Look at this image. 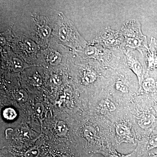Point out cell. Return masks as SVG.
I'll return each instance as SVG.
<instances>
[{"label": "cell", "mask_w": 157, "mask_h": 157, "mask_svg": "<svg viewBox=\"0 0 157 157\" xmlns=\"http://www.w3.org/2000/svg\"><path fill=\"white\" fill-rule=\"evenodd\" d=\"M121 33L124 40L122 49L137 50L144 55L148 48L146 37L142 33L141 25L138 21L132 20L125 23Z\"/></svg>", "instance_id": "6da1fadb"}, {"label": "cell", "mask_w": 157, "mask_h": 157, "mask_svg": "<svg viewBox=\"0 0 157 157\" xmlns=\"http://www.w3.org/2000/svg\"><path fill=\"white\" fill-rule=\"evenodd\" d=\"M125 54L124 60L128 67L132 70L138 78L139 87L144 79L146 70L144 55L138 51L131 49H122Z\"/></svg>", "instance_id": "7a4b0ae2"}, {"label": "cell", "mask_w": 157, "mask_h": 157, "mask_svg": "<svg viewBox=\"0 0 157 157\" xmlns=\"http://www.w3.org/2000/svg\"><path fill=\"white\" fill-rule=\"evenodd\" d=\"M61 41L68 43L76 49H83L86 46V42L79 35L70 22H64L59 31Z\"/></svg>", "instance_id": "3957f363"}, {"label": "cell", "mask_w": 157, "mask_h": 157, "mask_svg": "<svg viewBox=\"0 0 157 157\" xmlns=\"http://www.w3.org/2000/svg\"><path fill=\"white\" fill-rule=\"evenodd\" d=\"M98 41L105 48L115 50L122 49L124 42L121 32L113 30L109 27L101 32Z\"/></svg>", "instance_id": "277c9868"}, {"label": "cell", "mask_w": 157, "mask_h": 157, "mask_svg": "<svg viewBox=\"0 0 157 157\" xmlns=\"http://www.w3.org/2000/svg\"><path fill=\"white\" fill-rule=\"evenodd\" d=\"M117 139L120 144L135 143V137L132 134V129L125 123H119L115 126Z\"/></svg>", "instance_id": "5b68a950"}, {"label": "cell", "mask_w": 157, "mask_h": 157, "mask_svg": "<svg viewBox=\"0 0 157 157\" xmlns=\"http://www.w3.org/2000/svg\"><path fill=\"white\" fill-rule=\"evenodd\" d=\"M97 153L102 155L104 157H137L135 150L129 154H121L111 147H104L95 153Z\"/></svg>", "instance_id": "8992f818"}, {"label": "cell", "mask_w": 157, "mask_h": 157, "mask_svg": "<svg viewBox=\"0 0 157 157\" xmlns=\"http://www.w3.org/2000/svg\"><path fill=\"white\" fill-rule=\"evenodd\" d=\"M156 121V117L150 113H145L138 120V124L143 129H149L153 126Z\"/></svg>", "instance_id": "52a82bcc"}, {"label": "cell", "mask_w": 157, "mask_h": 157, "mask_svg": "<svg viewBox=\"0 0 157 157\" xmlns=\"http://www.w3.org/2000/svg\"><path fill=\"white\" fill-rule=\"evenodd\" d=\"M157 88L156 80L153 77L148 76L144 79L140 90L142 89L144 92L150 93L154 92Z\"/></svg>", "instance_id": "ba28073f"}, {"label": "cell", "mask_w": 157, "mask_h": 157, "mask_svg": "<svg viewBox=\"0 0 157 157\" xmlns=\"http://www.w3.org/2000/svg\"><path fill=\"white\" fill-rule=\"evenodd\" d=\"M98 77V73L95 70L90 69L84 70L81 78L82 83L84 85H89L94 82Z\"/></svg>", "instance_id": "9c48e42d"}, {"label": "cell", "mask_w": 157, "mask_h": 157, "mask_svg": "<svg viewBox=\"0 0 157 157\" xmlns=\"http://www.w3.org/2000/svg\"><path fill=\"white\" fill-rule=\"evenodd\" d=\"M100 107L101 109L109 112H114L116 109L115 104L108 98L103 99L101 101Z\"/></svg>", "instance_id": "30bf717a"}, {"label": "cell", "mask_w": 157, "mask_h": 157, "mask_svg": "<svg viewBox=\"0 0 157 157\" xmlns=\"http://www.w3.org/2000/svg\"><path fill=\"white\" fill-rule=\"evenodd\" d=\"M114 86L117 91L122 94H128L130 92L129 87L126 83L120 78L117 79L114 82Z\"/></svg>", "instance_id": "8fae6325"}, {"label": "cell", "mask_w": 157, "mask_h": 157, "mask_svg": "<svg viewBox=\"0 0 157 157\" xmlns=\"http://www.w3.org/2000/svg\"><path fill=\"white\" fill-rule=\"evenodd\" d=\"M55 129L58 135L60 136H65L68 132L67 126L63 121H59L56 123Z\"/></svg>", "instance_id": "7c38bea8"}, {"label": "cell", "mask_w": 157, "mask_h": 157, "mask_svg": "<svg viewBox=\"0 0 157 157\" xmlns=\"http://www.w3.org/2000/svg\"><path fill=\"white\" fill-rule=\"evenodd\" d=\"M3 115L5 118L8 120H13L17 117V114L15 110L11 107L6 108L4 110Z\"/></svg>", "instance_id": "4fadbf2b"}, {"label": "cell", "mask_w": 157, "mask_h": 157, "mask_svg": "<svg viewBox=\"0 0 157 157\" xmlns=\"http://www.w3.org/2000/svg\"><path fill=\"white\" fill-rule=\"evenodd\" d=\"M15 98L20 103L25 102L28 98L27 93L24 90H21L15 94Z\"/></svg>", "instance_id": "5bb4252c"}, {"label": "cell", "mask_w": 157, "mask_h": 157, "mask_svg": "<svg viewBox=\"0 0 157 157\" xmlns=\"http://www.w3.org/2000/svg\"><path fill=\"white\" fill-rule=\"evenodd\" d=\"M40 151L39 148L34 147L29 149L24 153L23 157H39Z\"/></svg>", "instance_id": "9a60e30c"}, {"label": "cell", "mask_w": 157, "mask_h": 157, "mask_svg": "<svg viewBox=\"0 0 157 157\" xmlns=\"http://www.w3.org/2000/svg\"><path fill=\"white\" fill-rule=\"evenodd\" d=\"M12 68L15 72H18L22 70L23 63L21 60L17 58H14L12 61Z\"/></svg>", "instance_id": "2e32d148"}, {"label": "cell", "mask_w": 157, "mask_h": 157, "mask_svg": "<svg viewBox=\"0 0 157 157\" xmlns=\"http://www.w3.org/2000/svg\"><path fill=\"white\" fill-rule=\"evenodd\" d=\"M39 32L42 38L43 39H47L50 36V29L48 26H43L39 28Z\"/></svg>", "instance_id": "e0dca14e"}, {"label": "cell", "mask_w": 157, "mask_h": 157, "mask_svg": "<svg viewBox=\"0 0 157 157\" xmlns=\"http://www.w3.org/2000/svg\"><path fill=\"white\" fill-rule=\"evenodd\" d=\"M61 56L57 52H53L49 57V60L52 64L58 63L60 60Z\"/></svg>", "instance_id": "ac0fdd59"}, {"label": "cell", "mask_w": 157, "mask_h": 157, "mask_svg": "<svg viewBox=\"0 0 157 157\" xmlns=\"http://www.w3.org/2000/svg\"><path fill=\"white\" fill-rule=\"evenodd\" d=\"M32 81L33 84L36 86H39L42 83V79L41 76L38 73L34 74L32 78Z\"/></svg>", "instance_id": "d6986e66"}, {"label": "cell", "mask_w": 157, "mask_h": 157, "mask_svg": "<svg viewBox=\"0 0 157 157\" xmlns=\"http://www.w3.org/2000/svg\"><path fill=\"white\" fill-rule=\"evenodd\" d=\"M43 111H44V107L42 104L38 103L36 104V107H35V112L38 117H42Z\"/></svg>", "instance_id": "ffe728a7"}, {"label": "cell", "mask_w": 157, "mask_h": 157, "mask_svg": "<svg viewBox=\"0 0 157 157\" xmlns=\"http://www.w3.org/2000/svg\"><path fill=\"white\" fill-rule=\"evenodd\" d=\"M139 157H157V149L147 152Z\"/></svg>", "instance_id": "44dd1931"}, {"label": "cell", "mask_w": 157, "mask_h": 157, "mask_svg": "<svg viewBox=\"0 0 157 157\" xmlns=\"http://www.w3.org/2000/svg\"><path fill=\"white\" fill-rule=\"evenodd\" d=\"M92 132V131H91L89 129H86L85 130V135L90 138H92L94 136V132Z\"/></svg>", "instance_id": "7402d4cb"}, {"label": "cell", "mask_w": 157, "mask_h": 157, "mask_svg": "<svg viewBox=\"0 0 157 157\" xmlns=\"http://www.w3.org/2000/svg\"><path fill=\"white\" fill-rule=\"evenodd\" d=\"M52 80H53V82L56 84H60L61 82L60 78L58 76H56V75L53 76L52 78Z\"/></svg>", "instance_id": "603a6c76"}, {"label": "cell", "mask_w": 157, "mask_h": 157, "mask_svg": "<svg viewBox=\"0 0 157 157\" xmlns=\"http://www.w3.org/2000/svg\"><path fill=\"white\" fill-rule=\"evenodd\" d=\"M26 45H27L30 51H33V50H34V45H33V44H32V43H31L30 42H29V41H26Z\"/></svg>", "instance_id": "cb8c5ba5"}, {"label": "cell", "mask_w": 157, "mask_h": 157, "mask_svg": "<svg viewBox=\"0 0 157 157\" xmlns=\"http://www.w3.org/2000/svg\"><path fill=\"white\" fill-rule=\"evenodd\" d=\"M13 131L12 129H8L6 130V138H7L8 137V135H10L11 134V132H12V131Z\"/></svg>", "instance_id": "d4e9b609"}]
</instances>
